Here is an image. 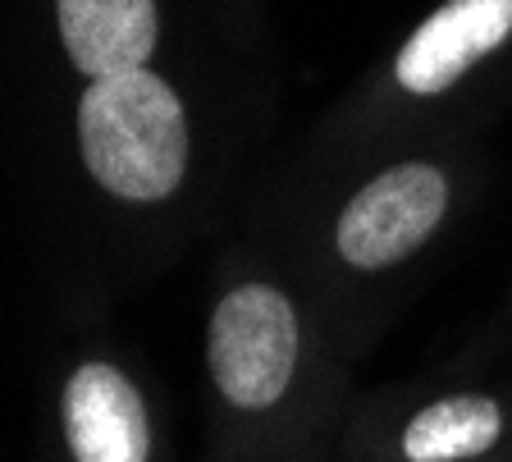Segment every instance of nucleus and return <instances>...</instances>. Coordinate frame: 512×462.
Instances as JSON below:
<instances>
[{
    "label": "nucleus",
    "instance_id": "1",
    "mask_svg": "<svg viewBox=\"0 0 512 462\" xmlns=\"http://www.w3.org/2000/svg\"><path fill=\"white\" fill-rule=\"evenodd\" d=\"M78 142L92 179L124 202H165L188 174L183 101L147 65L92 78L78 106Z\"/></svg>",
    "mask_w": 512,
    "mask_h": 462
},
{
    "label": "nucleus",
    "instance_id": "2",
    "mask_svg": "<svg viewBox=\"0 0 512 462\" xmlns=\"http://www.w3.org/2000/svg\"><path fill=\"white\" fill-rule=\"evenodd\" d=\"M215 394L238 417H275L302 385L307 325L293 293L275 280H243L215 302L206 325Z\"/></svg>",
    "mask_w": 512,
    "mask_h": 462
},
{
    "label": "nucleus",
    "instance_id": "3",
    "mask_svg": "<svg viewBox=\"0 0 512 462\" xmlns=\"http://www.w3.org/2000/svg\"><path fill=\"white\" fill-rule=\"evenodd\" d=\"M453 206L448 170L435 161H398L357 188L334 215V257L357 275H380L412 261L439 234Z\"/></svg>",
    "mask_w": 512,
    "mask_h": 462
},
{
    "label": "nucleus",
    "instance_id": "4",
    "mask_svg": "<svg viewBox=\"0 0 512 462\" xmlns=\"http://www.w3.org/2000/svg\"><path fill=\"white\" fill-rule=\"evenodd\" d=\"M512 37V0H444L403 42L394 83L412 97H439Z\"/></svg>",
    "mask_w": 512,
    "mask_h": 462
},
{
    "label": "nucleus",
    "instance_id": "5",
    "mask_svg": "<svg viewBox=\"0 0 512 462\" xmlns=\"http://www.w3.org/2000/svg\"><path fill=\"white\" fill-rule=\"evenodd\" d=\"M64 440L78 462H147L151 426L142 394L110 362L78 366L64 385Z\"/></svg>",
    "mask_w": 512,
    "mask_h": 462
},
{
    "label": "nucleus",
    "instance_id": "6",
    "mask_svg": "<svg viewBox=\"0 0 512 462\" xmlns=\"http://www.w3.org/2000/svg\"><path fill=\"white\" fill-rule=\"evenodd\" d=\"M60 42L87 78L142 69L156 51V0H55Z\"/></svg>",
    "mask_w": 512,
    "mask_h": 462
},
{
    "label": "nucleus",
    "instance_id": "7",
    "mask_svg": "<svg viewBox=\"0 0 512 462\" xmlns=\"http://www.w3.org/2000/svg\"><path fill=\"white\" fill-rule=\"evenodd\" d=\"M508 440V408L503 398L458 389L439 394L398 426V462H480Z\"/></svg>",
    "mask_w": 512,
    "mask_h": 462
}]
</instances>
